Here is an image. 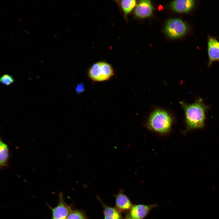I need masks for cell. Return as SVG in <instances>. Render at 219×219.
Masks as SVG:
<instances>
[{"instance_id": "16", "label": "cell", "mask_w": 219, "mask_h": 219, "mask_svg": "<svg viewBox=\"0 0 219 219\" xmlns=\"http://www.w3.org/2000/svg\"><path fill=\"white\" fill-rule=\"evenodd\" d=\"M124 219H134L131 218L128 215H127L124 218Z\"/></svg>"}, {"instance_id": "14", "label": "cell", "mask_w": 219, "mask_h": 219, "mask_svg": "<svg viewBox=\"0 0 219 219\" xmlns=\"http://www.w3.org/2000/svg\"><path fill=\"white\" fill-rule=\"evenodd\" d=\"M66 219H87L83 211L77 209L72 210Z\"/></svg>"}, {"instance_id": "22", "label": "cell", "mask_w": 219, "mask_h": 219, "mask_svg": "<svg viewBox=\"0 0 219 219\" xmlns=\"http://www.w3.org/2000/svg\"><path fill=\"white\" fill-rule=\"evenodd\" d=\"M21 34H23V35H24V33H23L22 32H21Z\"/></svg>"}, {"instance_id": "15", "label": "cell", "mask_w": 219, "mask_h": 219, "mask_svg": "<svg viewBox=\"0 0 219 219\" xmlns=\"http://www.w3.org/2000/svg\"><path fill=\"white\" fill-rule=\"evenodd\" d=\"M0 81L1 83L3 85H9L14 82V79L11 75L6 74L1 77Z\"/></svg>"}, {"instance_id": "21", "label": "cell", "mask_w": 219, "mask_h": 219, "mask_svg": "<svg viewBox=\"0 0 219 219\" xmlns=\"http://www.w3.org/2000/svg\"><path fill=\"white\" fill-rule=\"evenodd\" d=\"M19 2H20V3L22 4H23V2H22V1H19Z\"/></svg>"}, {"instance_id": "8", "label": "cell", "mask_w": 219, "mask_h": 219, "mask_svg": "<svg viewBox=\"0 0 219 219\" xmlns=\"http://www.w3.org/2000/svg\"><path fill=\"white\" fill-rule=\"evenodd\" d=\"M155 206V204L133 205L129 211L128 216L134 219H143Z\"/></svg>"}, {"instance_id": "17", "label": "cell", "mask_w": 219, "mask_h": 219, "mask_svg": "<svg viewBox=\"0 0 219 219\" xmlns=\"http://www.w3.org/2000/svg\"><path fill=\"white\" fill-rule=\"evenodd\" d=\"M18 20L19 21V22L21 23H23V21L22 19L20 18H18Z\"/></svg>"}, {"instance_id": "10", "label": "cell", "mask_w": 219, "mask_h": 219, "mask_svg": "<svg viewBox=\"0 0 219 219\" xmlns=\"http://www.w3.org/2000/svg\"><path fill=\"white\" fill-rule=\"evenodd\" d=\"M115 208L120 212H123L131 209L133 205L129 198L122 191L115 196Z\"/></svg>"}, {"instance_id": "7", "label": "cell", "mask_w": 219, "mask_h": 219, "mask_svg": "<svg viewBox=\"0 0 219 219\" xmlns=\"http://www.w3.org/2000/svg\"><path fill=\"white\" fill-rule=\"evenodd\" d=\"M153 7L150 1L141 0L134 10L135 16L139 18H144L151 16L153 13Z\"/></svg>"}, {"instance_id": "12", "label": "cell", "mask_w": 219, "mask_h": 219, "mask_svg": "<svg viewBox=\"0 0 219 219\" xmlns=\"http://www.w3.org/2000/svg\"><path fill=\"white\" fill-rule=\"evenodd\" d=\"M115 1L119 5L126 18L135 7L136 3V1L135 0H123Z\"/></svg>"}, {"instance_id": "13", "label": "cell", "mask_w": 219, "mask_h": 219, "mask_svg": "<svg viewBox=\"0 0 219 219\" xmlns=\"http://www.w3.org/2000/svg\"><path fill=\"white\" fill-rule=\"evenodd\" d=\"M9 151L7 145L2 141L0 142V164L1 168L5 167L9 159Z\"/></svg>"}, {"instance_id": "4", "label": "cell", "mask_w": 219, "mask_h": 219, "mask_svg": "<svg viewBox=\"0 0 219 219\" xmlns=\"http://www.w3.org/2000/svg\"><path fill=\"white\" fill-rule=\"evenodd\" d=\"M187 25L181 19L175 18L169 20L166 24L165 30L166 34L173 38L181 37L188 32Z\"/></svg>"}, {"instance_id": "6", "label": "cell", "mask_w": 219, "mask_h": 219, "mask_svg": "<svg viewBox=\"0 0 219 219\" xmlns=\"http://www.w3.org/2000/svg\"><path fill=\"white\" fill-rule=\"evenodd\" d=\"M207 52L208 67L210 68L214 62H219V41L215 37L209 35L207 39Z\"/></svg>"}, {"instance_id": "18", "label": "cell", "mask_w": 219, "mask_h": 219, "mask_svg": "<svg viewBox=\"0 0 219 219\" xmlns=\"http://www.w3.org/2000/svg\"><path fill=\"white\" fill-rule=\"evenodd\" d=\"M36 7L39 9H40V7H39V6H38V5H36Z\"/></svg>"}, {"instance_id": "1", "label": "cell", "mask_w": 219, "mask_h": 219, "mask_svg": "<svg viewBox=\"0 0 219 219\" xmlns=\"http://www.w3.org/2000/svg\"><path fill=\"white\" fill-rule=\"evenodd\" d=\"M180 103L185 114L186 128L183 131L184 134L193 130L203 129L209 107L203 99L199 97L191 104L183 102H180Z\"/></svg>"}, {"instance_id": "9", "label": "cell", "mask_w": 219, "mask_h": 219, "mask_svg": "<svg viewBox=\"0 0 219 219\" xmlns=\"http://www.w3.org/2000/svg\"><path fill=\"white\" fill-rule=\"evenodd\" d=\"M196 1L194 0H177L171 3V6L175 11L180 13H188L194 8Z\"/></svg>"}, {"instance_id": "3", "label": "cell", "mask_w": 219, "mask_h": 219, "mask_svg": "<svg viewBox=\"0 0 219 219\" xmlns=\"http://www.w3.org/2000/svg\"><path fill=\"white\" fill-rule=\"evenodd\" d=\"M114 75L112 66L108 62L101 61L93 64L89 68L88 76L93 82H101L109 80Z\"/></svg>"}, {"instance_id": "11", "label": "cell", "mask_w": 219, "mask_h": 219, "mask_svg": "<svg viewBox=\"0 0 219 219\" xmlns=\"http://www.w3.org/2000/svg\"><path fill=\"white\" fill-rule=\"evenodd\" d=\"M97 197L103 207L104 219H123L121 213L115 207L106 205L99 196H97Z\"/></svg>"}, {"instance_id": "2", "label": "cell", "mask_w": 219, "mask_h": 219, "mask_svg": "<svg viewBox=\"0 0 219 219\" xmlns=\"http://www.w3.org/2000/svg\"><path fill=\"white\" fill-rule=\"evenodd\" d=\"M172 119L169 113L165 110L157 109L150 115L146 122L148 128L155 132L165 134L170 130Z\"/></svg>"}, {"instance_id": "23", "label": "cell", "mask_w": 219, "mask_h": 219, "mask_svg": "<svg viewBox=\"0 0 219 219\" xmlns=\"http://www.w3.org/2000/svg\"><path fill=\"white\" fill-rule=\"evenodd\" d=\"M9 40L10 41V42H12V41L10 39H9Z\"/></svg>"}, {"instance_id": "19", "label": "cell", "mask_w": 219, "mask_h": 219, "mask_svg": "<svg viewBox=\"0 0 219 219\" xmlns=\"http://www.w3.org/2000/svg\"><path fill=\"white\" fill-rule=\"evenodd\" d=\"M36 22H37L38 23H40V21H39L38 20H36Z\"/></svg>"}, {"instance_id": "5", "label": "cell", "mask_w": 219, "mask_h": 219, "mask_svg": "<svg viewBox=\"0 0 219 219\" xmlns=\"http://www.w3.org/2000/svg\"><path fill=\"white\" fill-rule=\"evenodd\" d=\"M52 211L51 219H66L72 210L65 202L63 193L59 194L58 203L54 208L50 207Z\"/></svg>"}, {"instance_id": "20", "label": "cell", "mask_w": 219, "mask_h": 219, "mask_svg": "<svg viewBox=\"0 0 219 219\" xmlns=\"http://www.w3.org/2000/svg\"><path fill=\"white\" fill-rule=\"evenodd\" d=\"M2 13H3V14H4V15H5V16H6V14L4 12H2Z\"/></svg>"}]
</instances>
